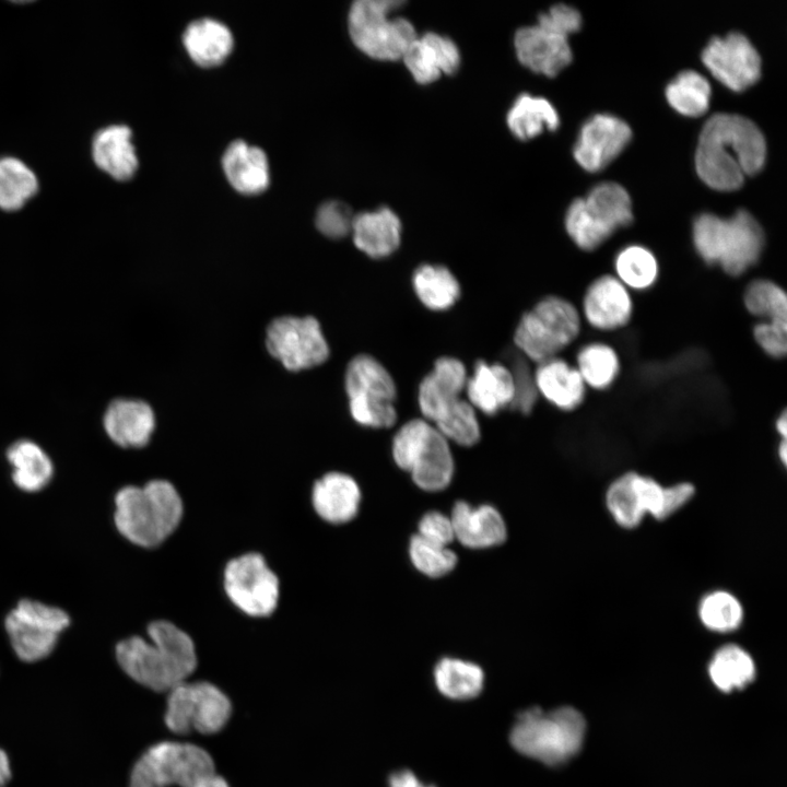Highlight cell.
Here are the masks:
<instances>
[{
  "label": "cell",
  "instance_id": "50",
  "mask_svg": "<svg viewBox=\"0 0 787 787\" xmlns=\"http://www.w3.org/2000/svg\"><path fill=\"white\" fill-rule=\"evenodd\" d=\"M191 787H230V786L223 777L213 773L211 775H208V776L199 779Z\"/></svg>",
  "mask_w": 787,
  "mask_h": 787
},
{
  "label": "cell",
  "instance_id": "37",
  "mask_svg": "<svg viewBox=\"0 0 787 787\" xmlns=\"http://www.w3.org/2000/svg\"><path fill=\"white\" fill-rule=\"evenodd\" d=\"M614 277L629 290L646 291L659 275L656 256L642 245H629L614 258Z\"/></svg>",
  "mask_w": 787,
  "mask_h": 787
},
{
  "label": "cell",
  "instance_id": "51",
  "mask_svg": "<svg viewBox=\"0 0 787 787\" xmlns=\"http://www.w3.org/2000/svg\"><path fill=\"white\" fill-rule=\"evenodd\" d=\"M11 777V767L8 755L0 749V787H4Z\"/></svg>",
  "mask_w": 787,
  "mask_h": 787
},
{
  "label": "cell",
  "instance_id": "6",
  "mask_svg": "<svg viewBox=\"0 0 787 787\" xmlns=\"http://www.w3.org/2000/svg\"><path fill=\"white\" fill-rule=\"evenodd\" d=\"M585 729L583 715L572 707L552 712L530 708L518 716L509 740L519 753L548 765H559L579 751Z\"/></svg>",
  "mask_w": 787,
  "mask_h": 787
},
{
  "label": "cell",
  "instance_id": "49",
  "mask_svg": "<svg viewBox=\"0 0 787 787\" xmlns=\"http://www.w3.org/2000/svg\"><path fill=\"white\" fill-rule=\"evenodd\" d=\"M389 787H435L433 785H425L420 782L416 776L408 770L399 771L393 773L389 777Z\"/></svg>",
  "mask_w": 787,
  "mask_h": 787
},
{
  "label": "cell",
  "instance_id": "30",
  "mask_svg": "<svg viewBox=\"0 0 787 787\" xmlns=\"http://www.w3.org/2000/svg\"><path fill=\"white\" fill-rule=\"evenodd\" d=\"M183 40L190 58L201 67L222 63L234 45L228 27L213 19L191 22L184 32Z\"/></svg>",
  "mask_w": 787,
  "mask_h": 787
},
{
  "label": "cell",
  "instance_id": "19",
  "mask_svg": "<svg viewBox=\"0 0 787 787\" xmlns=\"http://www.w3.org/2000/svg\"><path fill=\"white\" fill-rule=\"evenodd\" d=\"M632 314L631 293L614 274H602L587 286L582 302V315L594 329L618 330L629 324Z\"/></svg>",
  "mask_w": 787,
  "mask_h": 787
},
{
  "label": "cell",
  "instance_id": "53",
  "mask_svg": "<svg viewBox=\"0 0 787 787\" xmlns=\"http://www.w3.org/2000/svg\"><path fill=\"white\" fill-rule=\"evenodd\" d=\"M778 456L782 461V463L785 466L787 462V444L786 439H782L778 446Z\"/></svg>",
  "mask_w": 787,
  "mask_h": 787
},
{
  "label": "cell",
  "instance_id": "21",
  "mask_svg": "<svg viewBox=\"0 0 787 787\" xmlns=\"http://www.w3.org/2000/svg\"><path fill=\"white\" fill-rule=\"evenodd\" d=\"M518 60L533 72L556 75L572 61L568 36L540 24L525 26L515 34Z\"/></svg>",
  "mask_w": 787,
  "mask_h": 787
},
{
  "label": "cell",
  "instance_id": "48",
  "mask_svg": "<svg viewBox=\"0 0 787 787\" xmlns=\"http://www.w3.org/2000/svg\"><path fill=\"white\" fill-rule=\"evenodd\" d=\"M753 338L768 356L783 359L787 351V329L766 321L753 327Z\"/></svg>",
  "mask_w": 787,
  "mask_h": 787
},
{
  "label": "cell",
  "instance_id": "2",
  "mask_svg": "<svg viewBox=\"0 0 787 787\" xmlns=\"http://www.w3.org/2000/svg\"><path fill=\"white\" fill-rule=\"evenodd\" d=\"M150 641L132 636L116 646L121 669L136 682L155 691L168 692L186 681L197 667L191 637L168 621L148 627Z\"/></svg>",
  "mask_w": 787,
  "mask_h": 787
},
{
  "label": "cell",
  "instance_id": "28",
  "mask_svg": "<svg viewBox=\"0 0 787 787\" xmlns=\"http://www.w3.org/2000/svg\"><path fill=\"white\" fill-rule=\"evenodd\" d=\"M222 167L228 183L240 193H260L269 186L270 171L266 153L245 141L235 140L226 148Z\"/></svg>",
  "mask_w": 787,
  "mask_h": 787
},
{
  "label": "cell",
  "instance_id": "24",
  "mask_svg": "<svg viewBox=\"0 0 787 787\" xmlns=\"http://www.w3.org/2000/svg\"><path fill=\"white\" fill-rule=\"evenodd\" d=\"M103 424L108 437L120 447L145 446L155 427L152 408L138 399L119 398L107 407Z\"/></svg>",
  "mask_w": 787,
  "mask_h": 787
},
{
  "label": "cell",
  "instance_id": "20",
  "mask_svg": "<svg viewBox=\"0 0 787 787\" xmlns=\"http://www.w3.org/2000/svg\"><path fill=\"white\" fill-rule=\"evenodd\" d=\"M449 517L455 540L467 549H492L507 540L506 521L501 512L491 504L474 506L460 500L451 507Z\"/></svg>",
  "mask_w": 787,
  "mask_h": 787
},
{
  "label": "cell",
  "instance_id": "32",
  "mask_svg": "<svg viewBox=\"0 0 787 787\" xmlns=\"http://www.w3.org/2000/svg\"><path fill=\"white\" fill-rule=\"evenodd\" d=\"M606 506L622 528L633 529L647 515L643 492V474L626 472L611 482L606 492Z\"/></svg>",
  "mask_w": 787,
  "mask_h": 787
},
{
  "label": "cell",
  "instance_id": "12",
  "mask_svg": "<svg viewBox=\"0 0 787 787\" xmlns=\"http://www.w3.org/2000/svg\"><path fill=\"white\" fill-rule=\"evenodd\" d=\"M213 773V760L202 748L164 741L150 747L134 763L129 787H191Z\"/></svg>",
  "mask_w": 787,
  "mask_h": 787
},
{
  "label": "cell",
  "instance_id": "43",
  "mask_svg": "<svg viewBox=\"0 0 787 787\" xmlns=\"http://www.w3.org/2000/svg\"><path fill=\"white\" fill-rule=\"evenodd\" d=\"M408 555L412 566L430 578L445 577L458 564V556L449 547L430 542L418 533L409 540Z\"/></svg>",
  "mask_w": 787,
  "mask_h": 787
},
{
  "label": "cell",
  "instance_id": "39",
  "mask_svg": "<svg viewBox=\"0 0 787 787\" xmlns=\"http://www.w3.org/2000/svg\"><path fill=\"white\" fill-rule=\"evenodd\" d=\"M743 304L752 316L787 329V295L777 283L757 279L748 284Z\"/></svg>",
  "mask_w": 787,
  "mask_h": 787
},
{
  "label": "cell",
  "instance_id": "34",
  "mask_svg": "<svg viewBox=\"0 0 787 787\" xmlns=\"http://www.w3.org/2000/svg\"><path fill=\"white\" fill-rule=\"evenodd\" d=\"M412 285L421 303L432 310H445L460 296L458 280L439 265L420 266L412 275Z\"/></svg>",
  "mask_w": 787,
  "mask_h": 787
},
{
  "label": "cell",
  "instance_id": "4",
  "mask_svg": "<svg viewBox=\"0 0 787 787\" xmlns=\"http://www.w3.org/2000/svg\"><path fill=\"white\" fill-rule=\"evenodd\" d=\"M115 525L130 542L152 548L168 538L179 525L184 506L175 486L153 480L143 486L129 485L115 496Z\"/></svg>",
  "mask_w": 787,
  "mask_h": 787
},
{
  "label": "cell",
  "instance_id": "8",
  "mask_svg": "<svg viewBox=\"0 0 787 787\" xmlns=\"http://www.w3.org/2000/svg\"><path fill=\"white\" fill-rule=\"evenodd\" d=\"M582 317L569 301L547 296L520 318L514 334L518 352L537 364L557 357L578 337Z\"/></svg>",
  "mask_w": 787,
  "mask_h": 787
},
{
  "label": "cell",
  "instance_id": "29",
  "mask_svg": "<svg viewBox=\"0 0 787 787\" xmlns=\"http://www.w3.org/2000/svg\"><path fill=\"white\" fill-rule=\"evenodd\" d=\"M132 132L124 125L99 130L92 143V156L98 168L117 180L130 179L138 168Z\"/></svg>",
  "mask_w": 787,
  "mask_h": 787
},
{
  "label": "cell",
  "instance_id": "16",
  "mask_svg": "<svg viewBox=\"0 0 787 787\" xmlns=\"http://www.w3.org/2000/svg\"><path fill=\"white\" fill-rule=\"evenodd\" d=\"M269 353L289 371H301L324 363L329 346L314 317L291 316L274 319L267 329Z\"/></svg>",
  "mask_w": 787,
  "mask_h": 787
},
{
  "label": "cell",
  "instance_id": "33",
  "mask_svg": "<svg viewBox=\"0 0 787 787\" xmlns=\"http://www.w3.org/2000/svg\"><path fill=\"white\" fill-rule=\"evenodd\" d=\"M560 118L554 106L543 97L519 95L507 114V126L519 140H529L544 130H555Z\"/></svg>",
  "mask_w": 787,
  "mask_h": 787
},
{
  "label": "cell",
  "instance_id": "41",
  "mask_svg": "<svg viewBox=\"0 0 787 787\" xmlns=\"http://www.w3.org/2000/svg\"><path fill=\"white\" fill-rule=\"evenodd\" d=\"M38 189L34 172L15 157L0 158V209H21Z\"/></svg>",
  "mask_w": 787,
  "mask_h": 787
},
{
  "label": "cell",
  "instance_id": "42",
  "mask_svg": "<svg viewBox=\"0 0 787 787\" xmlns=\"http://www.w3.org/2000/svg\"><path fill=\"white\" fill-rule=\"evenodd\" d=\"M701 623L709 631L727 633L737 630L743 621L744 611L739 599L729 591L714 590L698 603Z\"/></svg>",
  "mask_w": 787,
  "mask_h": 787
},
{
  "label": "cell",
  "instance_id": "5",
  "mask_svg": "<svg viewBox=\"0 0 787 787\" xmlns=\"http://www.w3.org/2000/svg\"><path fill=\"white\" fill-rule=\"evenodd\" d=\"M692 238L698 256L730 277H739L754 266L765 244L761 225L747 210L727 219L712 213L698 215Z\"/></svg>",
  "mask_w": 787,
  "mask_h": 787
},
{
  "label": "cell",
  "instance_id": "35",
  "mask_svg": "<svg viewBox=\"0 0 787 787\" xmlns=\"http://www.w3.org/2000/svg\"><path fill=\"white\" fill-rule=\"evenodd\" d=\"M434 679L437 689L445 696L453 700H469L481 692L484 673L477 663L444 657L434 668Z\"/></svg>",
  "mask_w": 787,
  "mask_h": 787
},
{
  "label": "cell",
  "instance_id": "38",
  "mask_svg": "<svg viewBox=\"0 0 787 787\" xmlns=\"http://www.w3.org/2000/svg\"><path fill=\"white\" fill-rule=\"evenodd\" d=\"M708 672L718 689L731 691L741 689L753 680L755 665L743 648L730 644L715 653L709 662Z\"/></svg>",
  "mask_w": 787,
  "mask_h": 787
},
{
  "label": "cell",
  "instance_id": "27",
  "mask_svg": "<svg viewBox=\"0 0 787 787\" xmlns=\"http://www.w3.org/2000/svg\"><path fill=\"white\" fill-rule=\"evenodd\" d=\"M401 222L387 207L354 215L351 233L355 246L379 259L391 255L401 242Z\"/></svg>",
  "mask_w": 787,
  "mask_h": 787
},
{
  "label": "cell",
  "instance_id": "9",
  "mask_svg": "<svg viewBox=\"0 0 787 787\" xmlns=\"http://www.w3.org/2000/svg\"><path fill=\"white\" fill-rule=\"evenodd\" d=\"M632 221L627 191L616 183L606 181L571 203L565 215V228L577 247L591 251Z\"/></svg>",
  "mask_w": 787,
  "mask_h": 787
},
{
  "label": "cell",
  "instance_id": "40",
  "mask_svg": "<svg viewBox=\"0 0 787 787\" xmlns=\"http://www.w3.org/2000/svg\"><path fill=\"white\" fill-rule=\"evenodd\" d=\"M666 97L678 113L697 117L709 107L710 85L698 72L682 71L667 85Z\"/></svg>",
  "mask_w": 787,
  "mask_h": 787
},
{
  "label": "cell",
  "instance_id": "17",
  "mask_svg": "<svg viewBox=\"0 0 787 787\" xmlns=\"http://www.w3.org/2000/svg\"><path fill=\"white\" fill-rule=\"evenodd\" d=\"M702 60L718 81L736 92L750 87L761 75L759 52L738 32L712 38L702 51Z\"/></svg>",
  "mask_w": 787,
  "mask_h": 787
},
{
  "label": "cell",
  "instance_id": "26",
  "mask_svg": "<svg viewBox=\"0 0 787 787\" xmlns=\"http://www.w3.org/2000/svg\"><path fill=\"white\" fill-rule=\"evenodd\" d=\"M533 374L538 393L555 408L573 411L584 402L587 387L582 376L561 357L539 363Z\"/></svg>",
  "mask_w": 787,
  "mask_h": 787
},
{
  "label": "cell",
  "instance_id": "36",
  "mask_svg": "<svg viewBox=\"0 0 787 787\" xmlns=\"http://www.w3.org/2000/svg\"><path fill=\"white\" fill-rule=\"evenodd\" d=\"M576 368L586 387L604 390L619 377L621 364L616 351L609 344L591 342L579 349Z\"/></svg>",
  "mask_w": 787,
  "mask_h": 787
},
{
  "label": "cell",
  "instance_id": "23",
  "mask_svg": "<svg viewBox=\"0 0 787 787\" xmlns=\"http://www.w3.org/2000/svg\"><path fill=\"white\" fill-rule=\"evenodd\" d=\"M362 492L359 483L343 472H328L317 480L312 491V503L325 521L341 525L354 519L360 510Z\"/></svg>",
  "mask_w": 787,
  "mask_h": 787
},
{
  "label": "cell",
  "instance_id": "3",
  "mask_svg": "<svg viewBox=\"0 0 787 787\" xmlns=\"http://www.w3.org/2000/svg\"><path fill=\"white\" fill-rule=\"evenodd\" d=\"M467 378L461 361L439 357L419 386L418 402L423 419L449 443L471 447L480 441L481 430L474 408L462 397Z\"/></svg>",
  "mask_w": 787,
  "mask_h": 787
},
{
  "label": "cell",
  "instance_id": "52",
  "mask_svg": "<svg viewBox=\"0 0 787 787\" xmlns=\"http://www.w3.org/2000/svg\"><path fill=\"white\" fill-rule=\"evenodd\" d=\"M775 428L778 432V434L782 436V439H786L787 435V415L786 411L784 410L780 415L777 418L775 422Z\"/></svg>",
  "mask_w": 787,
  "mask_h": 787
},
{
  "label": "cell",
  "instance_id": "11",
  "mask_svg": "<svg viewBox=\"0 0 787 787\" xmlns=\"http://www.w3.org/2000/svg\"><path fill=\"white\" fill-rule=\"evenodd\" d=\"M345 391L351 415L359 424L388 428L396 423V384L375 357L360 354L350 361L345 372Z\"/></svg>",
  "mask_w": 787,
  "mask_h": 787
},
{
  "label": "cell",
  "instance_id": "13",
  "mask_svg": "<svg viewBox=\"0 0 787 787\" xmlns=\"http://www.w3.org/2000/svg\"><path fill=\"white\" fill-rule=\"evenodd\" d=\"M165 724L180 735L195 730L203 735L220 731L230 719L228 697L210 682H183L167 692Z\"/></svg>",
  "mask_w": 787,
  "mask_h": 787
},
{
  "label": "cell",
  "instance_id": "22",
  "mask_svg": "<svg viewBox=\"0 0 787 787\" xmlns=\"http://www.w3.org/2000/svg\"><path fill=\"white\" fill-rule=\"evenodd\" d=\"M402 59L413 79L427 84L442 74H454L460 64V52L450 38L426 33L412 42Z\"/></svg>",
  "mask_w": 787,
  "mask_h": 787
},
{
  "label": "cell",
  "instance_id": "25",
  "mask_svg": "<svg viewBox=\"0 0 787 787\" xmlns=\"http://www.w3.org/2000/svg\"><path fill=\"white\" fill-rule=\"evenodd\" d=\"M465 392L474 410L486 415L510 408L515 395L510 369L502 363L478 361L472 375L467 378Z\"/></svg>",
  "mask_w": 787,
  "mask_h": 787
},
{
  "label": "cell",
  "instance_id": "18",
  "mask_svg": "<svg viewBox=\"0 0 787 787\" xmlns=\"http://www.w3.org/2000/svg\"><path fill=\"white\" fill-rule=\"evenodd\" d=\"M631 137V128L625 121L612 115L597 114L582 126L573 154L584 169L599 172L623 151Z\"/></svg>",
  "mask_w": 787,
  "mask_h": 787
},
{
  "label": "cell",
  "instance_id": "47",
  "mask_svg": "<svg viewBox=\"0 0 787 787\" xmlns=\"http://www.w3.org/2000/svg\"><path fill=\"white\" fill-rule=\"evenodd\" d=\"M538 24L569 36L580 28L582 16L575 8L559 3L540 14Z\"/></svg>",
  "mask_w": 787,
  "mask_h": 787
},
{
  "label": "cell",
  "instance_id": "1",
  "mask_svg": "<svg viewBox=\"0 0 787 787\" xmlns=\"http://www.w3.org/2000/svg\"><path fill=\"white\" fill-rule=\"evenodd\" d=\"M766 158L763 133L750 119L736 114L713 115L703 126L695 152V168L710 188L731 191L747 176L759 173Z\"/></svg>",
  "mask_w": 787,
  "mask_h": 787
},
{
  "label": "cell",
  "instance_id": "44",
  "mask_svg": "<svg viewBox=\"0 0 787 787\" xmlns=\"http://www.w3.org/2000/svg\"><path fill=\"white\" fill-rule=\"evenodd\" d=\"M509 360L507 366L510 369L515 387L510 409L521 414H529L533 410L539 396L533 371L528 363L529 360L520 352L509 355Z\"/></svg>",
  "mask_w": 787,
  "mask_h": 787
},
{
  "label": "cell",
  "instance_id": "15",
  "mask_svg": "<svg viewBox=\"0 0 787 787\" xmlns=\"http://www.w3.org/2000/svg\"><path fill=\"white\" fill-rule=\"evenodd\" d=\"M223 578L227 597L244 613L262 618L275 610L279 579L261 554L247 553L231 560Z\"/></svg>",
  "mask_w": 787,
  "mask_h": 787
},
{
  "label": "cell",
  "instance_id": "7",
  "mask_svg": "<svg viewBox=\"0 0 787 787\" xmlns=\"http://www.w3.org/2000/svg\"><path fill=\"white\" fill-rule=\"evenodd\" d=\"M391 455L396 466L424 492L444 491L453 482L455 459L449 442L424 419H412L396 432Z\"/></svg>",
  "mask_w": 787,
  "mask_h": 787
},
{
  "label": "cell",
  "instance_id": "14",
  "mask_svg": "<svg viewBox=\"0 0 787 787\" xmlns=\"http://www.w3.org/2000/svg\"><path fill=\"white\" fill-rule=\"evenodd\" d=\"M69 624L66 611L32 599L19 601L4 620L13 650L30 662L47 657Z\"/></svg>",
  "mask_w": 787,
  "mask_h": 787
},
{
  "label": "cell",
  "instance_id": "45",
  "mask_svg": "<svg viewBox=\"0 0 787 787\" xmlns=\"http://www.w3.org/2000/svg\"><path fill=\"white\" fill-rule=\"evenodd\" d=\"M353 219L354 215L345 203L332 200L318 208L315 223L325 236L341 238L351 233Z\"/></svg>",
  "mask_w": 787,
  "mask_h": 787
},
{
  "label": "cell",
  "instance_id": "10",
  "mask_svg": "<svg viewBox=\"0 0 787 787\" xmlns=\"http://www.w3.org/2000/svg\"><path fill=\"white\" fill-rule=\"evenodd\" d=\"M403 2L391 0H357L349 12V32L354 45L378 60H397L418 37L410 21L390 17Z\"/></svg>",
  "mask_w": 787,
  "mask_h": 787
},
{
  "label": "cell",
  "instance_id": "46",
  "mask_svg": "<svg viewBox=\"0 0 787 787\" xmlns=\"http://www.w3.org/2000/svg\"><path fill=\"white\" fill-rule=\"evenodd\" d=\"M416 533L430 542L444 547H449L455 540L449 515L439 510L425 513L418 522Z\"/></svg>",
  "mask_w": 787,
  "mask_h": 787
},
{
  "label": "cell",
  "instance_id": "31",
  "mask_svg": "<svg viewBox=\"0 0 787 787\" xmlns=\"http://www.w3.org/2000/svg\"><path fill=\"white\" fill-rule=\"evenodd\" d=\"M8 461L12 466L14 484L25 492H37L51 480L54 466L45 450L36 443L20 439L7 451Z\"/></svg>",
  "mask_w": 787,
  "mask_h": 787
}]
</instances>
